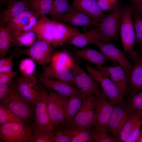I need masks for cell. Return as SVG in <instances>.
I'll list each match as a JSON object with an SVG mask.
<instances>
[{
    "mask_svg": "<svg viewBox=\"0 0 142 142\" xmlns=\"http://www.w3.org/2000/svg\"><path fill=\"white\" fill-rule=\"evenodd\" d=\"M86 95L79 93L64 97L65 120L63 126L69 125L82 106Z\"/></svg>",
    "mask_w": 142,
    "mask_h": 142,
    "instance_id": "d6986e66",
    "label": "cell"
},
{
    "mask_svg": "<svg viewBox=\"0 0 142 142\" xmlns=\"http://www.w3.org/2000/svg\"><path fill=\"white\" fill-rule=\"evenodd\" d=\"M64 97L55 92L50 91L47 99L49 116L54 128L60 125H63L65 120Z\"/></svg>",
    "mask_w": 142,
    "mask_h": 142,
    "instance_id": "7c38bea8",
    "label": "cell"
},
{
    "mask_svg": "<svg viewBox=\"0 0 142 142\" xmlns=\"http://www.w3.org/2000/svg\"><path fill=\"white\" fill-rule=\"evenodd\" d=\"M39 82L45 88L51 89L65 98L80 93L78 89L68 83L59 80L42 78L36 75Z\"/></svg>",
    "mask_w": 142,
    "mask_h": 142,
    "instance_id": "44dd1931",
    "label": "cell"
},
{
    "mask_svg": "<svg viewBox=\"0 0 142 142\" xmlns=\"http://www.w3.org/2000/svg\"><path fill=\"white\" fill-rule=\"evenodd\" d=\"M14 55L11 54L9 56L1 58L0 60V68L2 67L10 60H13Z\"/></svg>",
    "mask_w": 142,
    "mask_h": 142,
    "instance_id": "bcb514c9",
    "label": "cell"
},
{
    "mask_svg": "<svg viewBox=\"0 0 142 142\" xmlns=\"http://www.w3.org/2000/svg\"><path fill=\"white\" fill-rule=\"evenodd\" d=\"M39 85L40 89V95L35 105L34 123L46 131L53 132V126L49 116L47 105L48 94L42 84L39 83Z\"/></svg>",
    "mask_w": 142,
    "mask_h": 142,
    "instance_id": "30bf717a",
    "label": "cell"
},
{
    "mask_svg": "<svg viewBox=\"0 0 142 142\" xmlns=\"http://www.w3.org/2000/svg\"><path fill=\"white\" fill-rule=\"evenodd\" d=\"M99 40L105 41L100 35L99 23H98L92 28L86 32H81L68 41L65 44L82 48L94 43L95 41Z\"/></svg>",
    "mask_w": 142,
    "mask_h": 142,
    "instance_id": "ffe728a7",
    "label": "cell"
},
{
    "mask_svg": "<svg viewBox=\"0 0 142 142\" xmlns=\"http://www.w3.org/2000/svg\"><path fill=\"white\" fill-rule=\"evenodd\" d=\"M127 106L131 110L136 111L142 118V89L135 94L130 95Z\"/></svg>",
    "mask_w": 142,
    "mask_h": 142,
    "instance_id": "d590c367",
    "label": "cell"
},
{
    "mask_svg": "<svg viewBox=\"0 0 142 142\" xmlns=\"http://www.w3.org/2000/svg\"><path fill=\"white\" fill-rule=\"evenodd\" d=\"M134 10L140 14L142 15V1L139 2L134 3Z\"/></svg>",
    "mask_w": 142,
    "mask_h": 142,
    "instance_id": "7dc6e473",
    "label": "cell"
},
{
    "mask_svg": "<svg viewBox=\"0 0 142 142\" xmlns=\"http://www.w3.org/2000/svg\"><path fill=\"white\" fill-rule=\"evenodd\" d=\"M17 72V71L12 70L7 73H0V84L9 85L12 82L13 77Z\"/></svg>",
    "mask_w": 142,
    "mask_h": 142,
    "instance_id": "7bdbcfd3",
    "label": "cell"
},
{
    "mask_svg": "<svg viewBox=\"0 0 142 142\" xmlns=\"http://www.w3.org/2000/svg\"><path fill=\"white\" fill-rule=\"evenodd\" d=\"M141 58H142V57H141Z\"/></svg>",
    "mask_w": 142,
    "mask_h": 142,
    "instance_id": "816d5d0a",
    "label": "cell"
},
{
    "mask_svg": "<svg viewBox=\"0 0 142 142\" xmlns=\"http://www.w3.org/2000/svg\"><path fill=\"white\" fill-rule=\"evenodd\" d=\"M54 142H71L65 131V126L60 125L54 128Z\"/></svg>",
    "mask_w": 142,
    "mask_h": 142,
    "instance_id": "ab89813d",
    "label": "cell"
},
{
    "mask_svg": "<svg viewBox=\"0 0 142 142\" xmlns=\"http://www.w3.org/2000/svg\"><path fill=\"white\" fill-rule=\"evenodd\" d=\"M133 1L134 3L139 2L142 1V0H131Z\"/></svg>",
    "mask_w": 142,
    "mask_h": 142,
    "instance_id": "f907efd6",
    "label": "cell"
},
{
    "mask_svg": "<svg viewBox=\"0 0 142 142\" xmlns=\"http://www.w3.org/2000/svg\"><path fill=\"white\" fill-rule=\"evenodd\" d=\"M95 100L93 125L95 129H105L115 105L100 89L94 93Z\"/></svg>",
    "mask_w": 142,
    "mask_h": 142,
    "instance_id": "8992f818",
    "label": "cell"
},
{
    "mask_svg": "<svg viewBox=\"0 0 142 142\" xmlns=\"http://www.w3.org/2000/svg\"><path fill=\"white\" fill-rule=\"evenodd\" d=\"M17 37L15 32L6 27H0V57H5L10 48L16 45Z\"/></svg>",
    "mask_w": 142,
    "mask_h": 142,
    "instance_id": "484cf974",
    "label": "cell"
},
{
    "mask_svg": "<svg viewBox=\"0 0 142 142\" xmlns=\"http://www.w3.org/2000/svg\"><path fill=\"white\" fill-rule=\"evenodd\" d=\"M18 90L21 95L27 101L35 105L40 95V89L33 75L19 77L16 76Z\"/></svg>",
    "mask_w": 142,
    "mask_h": 142,
    "instance_id": "8fae6325",
    "label": "cell"
},
{
    "mask_svg": "<svg viewBox=\"0 0 142 142\" xmlns=\"http://www.w3.org/2000/svg\"><path fill=\"white\" fill-rule=\"evenodd\" d=\"M33 129L30 142H54L53 132L46 131L33 122Z\"/></svg>",
    "mask_w": 142,
    "mask_h": 142,
    "instance_id": "4dcf8cb0",
    "label": "cell"
},
{
    "mask_svg": "<svg viewBox=\"0 0 142 142\" xmlns=\"http://www.w3.org/2000/svg\"><path fill=\"white\" fill-rule=\"evenodd\" d=\"M35 67V64L34 60L30 58L22 60L19 65V70L22 76L24 77L33 75Z\"/></svg>",
    "mask_w": 142,
    "mask_h": 142,
    "instance_id": "8d00e7d4",
    "label": "cell"
},
{
    "mask_svg": "<svg viewBox=\"0 0 142 142\" xmlns=\"http://www.w3.org/2000/svg\"><path fill=\"white\" fill-rule=\"evenodd\" d=\"M72 70L75 85L80 93L85 95L94 93L100 89L94 78L79 65H74Z\"/></svg>",
    "mask_w": 142,
    "mask_h": 142,
    "instance_id": "5bb4252c",
    "label": "cell"
},
{
    "mask_svg": "<svg viewBox=\"0 0 142 142\" xmlns=\"http://www.w3.org/2000/svg\"><path fill=\"white\" fill-rule=\"evenodd\" d=\"M27 0H17L8 3L7 8L0 13V27H5L11 19L27 9Z\"/></svg>",
    "mask_w": 142,
    "mask_h": 142,
    "instance_id": "cb8c5ba5",
    "label": "cell"
},
{
    "mask_svg": "<svg viewBox=\"0 0 142 142\" xmlns=\"http://www.w3.org/2000/svg\"><path fill=\"white\" fill-rule=\"evenodd\" d=\"M16 0H0V1L1 3L7 5L10 2Z\"/></svg>",
    "mask_w": 142,
    "mask_h": 142,
    "instance_id": "c3c4849f",
    "label": "cell"
},
{
    "mask_svg": "<svg viewBox=\"0 0 142 142\" xmlns=\"http://www.w3.org/2000/svg\"><path fill=\"white\" fill-rule=\"evenodd\" d=\"M49 65L58 68L72 69L74 64L70 54L65 51L58 52L52 54Z\"/></svg>",
    "mask_w": 142,
    "mask_h": 142,
    "instance_id": "f1b7e54d",
    "label": "cell"
},
{
    "mask_svg": "<svg viewBox=\"0 0 142 142\" xmlns=\"http://www.w3.org/2000/svg\"><path fill=\"white\" fill-rule=\"evenodd\" d=\"M54 49L50 43L43 40H37L25 49H14L11 54L17 57L22 54L26 55L39 64L45 65L50 62Z\"/></svg>",
    "mask_w": 142,
    "mask_h": 142,
    "instance_id": "5b68a950",
    "label": "cell"
},
{
    "mask_svg": "<svg viewBox=\"0 0 142 142\" xmlns=\"http://www.w3.org/2000/svg\"><path fill=\"white\" fill-rule=\"evenodd\" d=\"M11 92V88L9 84H0V100L8 96Z\"/></svg>",
    "mask_w": 142,
    "mask_h": 142,
    "instance_id": "ee69618b",
    "label": "cell"
},
{
    "mask_svg": "<svg viewBox=\"0 0 142 142\" xmlns=\"http://www.w3.org/2000/svg\"><path fill=\"white\" fill-rule=\"evenodd\" d=\"M120 9L122 17L120 30L124 52L134 61L139 54L134 49L135 35L131 17L132 9L129 7H123Z\"/></svg>",
    "mask_w": 142,
    "mask_h": 142,
    "instance_id": "3957f363",
    "label": "cell"
},
{
    "mask_svg": "<svg viewBox=\"0 0 142 142\" xmlns=\"http://www.w3.org/2000/svg\"><path fill=\"white\" fill-rule=\"evenodd\" d=\"M92 131L94 142H120L117 138L109 135L105 129H94Z\"/></svg>",
    "mask_w": 142,
    "mask_h": 142,
    "instance_id": "74e56055",
    "label": "cell"
},
{
    "mask_svg": "<svg viewBox=\"0 0 142 142\" xmlns=\"http://www.w3.org/2000/svg\"><path fill=\"white\" fill-rule=\"evenodd\" d=\"M85 65L88 73L98 83L106 97L113 104L115 105L125 104L118 87L104 72L86 63Z\"/></svg>",
    "mask_w": 142,
    "mask_h": 142,
    "instance_id": "277c9868",
    "label": "cell"
},
{
    "mask_svg": "<svg viewBox=\"0 0 142 142\" xmlns=\"http://www.w3.org/2000/svg\"><path fill=\"white\" fill-rule=\"evenodd\" d=\"M9 85L11 89V94L0 100V104L23 120L27 126L30 125L34 118V105L27 101L21 95L18 90L17 83L11 82Z\"/></svg>",
    "mask_w": 142,
    "mask_h": 142,
    "instance_id": "7a4b0ae2",
    "label": "cell"
},
{
    "mask_svg": "<svg viewBox=\"0 0 142 142\" xmlns=\"http://www.w3.org/2000/svg\"><path fill=\"white\" fill-rule=\"evenodd\" d=\"M72 4L97 23L101 22L106 15L101 9L98 0H73Z\"/></svg>",
    "mask_w": 142,
    "mask_h": 142,
    "instance_id": "ac0fdd59",
    "label": "cell"
},
{
    "mask_svg": "<svg viewBox=\"0 0 142 142\" xmlns=\"http://www.w3.org/2000/svg\"><path fill=\"white\" fill-rule=\"evenodd\" d=\"M121 17L120 7L118 6L99 23L100 33L105 42L109 43L111 40L118 39Z\"/></svg>",
    "mask_w": 142,
    "mask_h": 142,
    "instance_id": "9c48e42d",
    "label": "cell"
},
{
    "mask_svg": "<svg viewBox=\"0 0 142 142\" xmlns=\"http://www.w3.org/2000/svg\"><path fill=\"white\" fill-rule=\"evenodd\" d=\"M141 118L135 111L130 113L119 134L118 139L120 142H125L135 126L142 120Z\"/></svg>",
    "mask_w": 142,
    "mask_h": 142,
    "instance_id": "f546056e",
    "label": "cell"
},
{
    "mask_svg": "<svg viewBox=\"0 0 142 142\" xmlns=\"http://www.w3.org/2000/svg\"><path fill=\"white\" fill-rule=\"evenodd\" d=\"M142 123V120L135 126L125 142H136L138 138L140 132V127Z\"/></svg>",
    "mask_w": 142,
    "mask_h": 142,
    "instance_id": "b9f144b4",
    "label": "cell"
},
{
    "mask_svg": "<svg viewBox=\"0 0 142 142\" xmlns=\"http://www.w3.org/2000/svg\"><path fill=\"white\" fill-rule=\"evenodd\" d=\"M39 76L43 78L63 81L73 87L76 85L72 69L56 68L49 65L44 67Z\"/></svg>",
    "mask_w": 142,
    "mask_h": 142,
    "instance_id": "603a6c76",
    "label": "cell"
},
{
    "mask_svg": "<svg viewBox=\"0 0 142 142\" xmlns=\"http://www.w3.org/2000/svg\"><path fill=\"white\" fill-rule=\"evenodd\" d=\"M136 142H142V129L140 130V135Z\"/></svg>",
    "mask_w": 142,
    "mask_h": 142,
    "instance_id": "681fc988",
    "label": "cell"
},
{
    "mask_svg": "<svg viewBox=\"0 0 142 142\" xmlns=\"http://www.w3.org/2000/svg\"><path fill=\"white\" fill-rule=\"evenodd\" d=\"M95 107L94 93L87 95L82 106L68 126L90 129L93 125Z\"/></svg>",
    "mask_w": 142,
    "mask_h": 142,
    "instance_id": "ba28073f",
    "label": "cell"
},
{
    "mask_svg": "<svg viewBox=\"0 0 142 142\" xmlns=\"http://www.w3.org/2000/svg\"><path fill=\"white\" fill-rule=\"evenodd\" d=\"M65 131L71 142H94L90 129L68 126H65Z\"/></svg>",
    "mask_w": 142,
    "mask_h": 142,
    "instance_id": "83f0119b",
    "label": "cell"
},
{
    "mask_svg": "<svg viewBox=\"0 0 142 142\" xmlns=\"http://www.w3.org/2000/svg\"><path fill=\"white\" fill-rule=\"evenodd\" d=\"M134 61L127 78L130 95L142 89V59L140 54Z\"/></svg>",
    "mask_w": 142,
    "mask_h": 142,
    "instance_id": "7402d4cb",
    "label": "cell"
},
{
    "mask_svg": "<svg viewBox=\"0 0 142 142\" xmlns=\"http://www.w3.org/2000/svg\"><path fill=\"white\" fill-rule=\"evenodd\" d=\"M13 65V60H12L2 67L0 68V73H5L12 71Z\"/></svg>",
    "mask_w": 142,
    "mask_h": 142,
    "instance_id": "f6af8a7d",
    "label": "cell"
},
{
    "mask_svg": "<svg viewBox=\"0 0 142 142\" xmlns=\"http://www.w3.org/2000/svg\"><path fill=\"white\" fill-rule=\"evenodd\" d=\"M75 56L87 60L95 65L99 69L108 61H112L106 55L89 47L80 50H75Z\"/></svg>",
    "mask_w": 142,
    "mask_h": 142,
    "instance_id": "d4e9b609",
    "label": "cell"
},
{
    "mask_svg": "<svg viewBox=\"0 0 142 142\" xmlns=\"http://www.w3.org/2000/svg\"><path fill=\"white\" fill-rule=\"evenodd\" d=\"M131 111L125 104L115 105L105 128L106 131L118 139L120 132Z\"/></svg>",
    "mask_w": 142,
    "mask_h": 142,
    "instance_id": "4fadbf2b",
    "label": "cell"
},
{
    "mask_svg": "<svg viewBox=\"0 0 142 142\" xmlns=\"http://www.w3.org/2000/svg\"><path fill=\"white\" fill-rule=\"evenodd\" d=\"M98 1L103 11L112 10L118 6L117 0H98Z\"/></svg>",
    "mask_w": 142,
    "mask_h": 142,
    "instance_id": "60d3db41",
    "label": "cell"
},
{
    "mask_svg": "<svg viewBox=\"0 0 142 142\" xmlns=\"http://www.w3.org/2000/svg\"><path fill=\"white\" fill-rule=\"evenodd\" d=\"M15 33L16 35L17 44V46L30 47L32 45L37 39L35 33L31 30Z\"/></svg>",
    "mask_w": 142,
    "mask_h": 142,
    "instance_id": "1f68e13d",
    "label": "cell"
},
{
    "mask_svg": "<svg viewBox=\"0 0 142 142\" xmlns=\"http://www.w3.org/2000/svg\"><path fill=\"white\" fill-rule=\"evenodd\" d=\"M108 75L118 87L123 97L130 91V88L125 70L119 65L115 66H105L100 69Z\"/></svg>",
    "mask_w": 142,
    "mask_h": 142,
    "instance_id": "e0dca14e",
    "label": "cell"
},
{
    "mask_svg": "<svg viewBox=\"0 0 142 142\" xmlns=\"http://www.w3.org/2000/svg\"><path fill=\"white\" fill-rule=\"evenodd\" d=\"M33 122L27 126L14 123L0 126V139L6 142H30L33 129Z\"/></svg>",
    "mask_w": 142,
    "mask_h": 142,
    "instance_id": "52a82bcc",
    "label": "cell"
},
{
    "mask_svg": "<svg viewBox=\"0 0 142 142\" xmlns=\"http://www.w3.org/2000/svg\"><path fill=\"white\" fill-rule=\"evenodd\" d=\"M94 44L101 52L107 56L112 62L118 64L124 69L127 79L132 65L123 53L111 43H104L98 40Z\"/></svg>",
    "mask_w": 142,
    "mask_h": 142,
    "instance_id": "9a60e30c",
    "label": "cell"
},
{
    "mask_svg": "<svg viewBox=\"0 0 142 142\" xmlns=\"http://www.w3.org/2000/svg\"><path fill=\"white\" fill-rule=\"evenodd\" d=\"M54 20L75 26H94L98 23L76 9L72 4L66 12L58 17Z\"/></svg>",
    "mask_w": 142,
    "mask_h": 142,
    "instance_id": "2e32d148",
    "label": "cell"
},
{
    "mask_svg": "<svg viewBox=\"0 0 142 142\" xmlns=\"http://www.w3.org/2000/svg\"><path fill=\"white\" fill-rule=\"evenodd\" d=\"M14 123H19L27 125L23 120L10 110L0 104V126Z\"/></svg>",
    "mask_w": 142,
    "mask_h": 142,
    "instance_id": "d6a6232c",
    "label": "cell"
},
{
    "mask_svg": "<svg viewBox=\"0 0 142 142\" xmlns=\"http://www.w3.org/2000/svg\"><path fill=\"white\" fill-rule=\"evenodd\" d=\"M32 30L36 34L37 40L48 42L54 48L65 44L81 33L77 27H70L46 17L38 20Z\"/></svg>",
    "mask_w": 142,
    "mask_h": 142,
    "instance_id": "6da1fadb",
    "label": "cell"
},
{
    "mask_svg": "<svg viewBox=\"0 0 142 142\" xmlns=\"http://www.w3.org/2000/svg\"><path fill=\"white\" fill-rule=\"evenodd\" d=\"M53 5V0H27V9L34 12L39 19L49 14L51 11Z\"/></svg>",
    "mask_w": 142,
    "mask_h": 142,
    "instance_id": "4316f807",
    "label": "cell"
},
{
    "mask_svg": "<svg viewBox=\"0 0 142 142\" xmlns=\"http://www.w3.org/2000/svg\"><path fill=\"white\" fill-rule=\"evenodd\" d=\"M51 11L49 14L52 19L55 20L59 16L66 12L70 5L69 0H53Z\"/></svg>",
    "mask_w": 142,
    "mask_h": 142,
    "instance_id": "836d02e7",
    "label": "cell"
},
{
    "mask_svg": "<svg viewBox=\"0 0 142 142\" xmlns=\"http://www.w3.org/2000/svg\"><path fill=\"white\" fill-rule=\"evenodd\" d=\"M134 19L133 24L135 31L136 41L142 45V16L134 10Z\"/></svg>",
    "mask_w": 142,
    "mask_h": 142,
    "instance_id": "f35d334b",
    "label": "cell"
},
{
    "mask_svg": "<svg viewBox=\"0 0 142 142\" xmlns=\"http://www.w3.org/2000/svg\"><path fill=\"white\" fill-rule=\"evenodd\" d=\"M33 16H36L38 17L34 12L27 9L11 19L9 22L6 27L8 29L14 31L20 27L26 19L29 18Z\"/></svg>",
    "mask_w": 142,
    "mask_h": 142,
    "instance_id": "e575fe53",
    "label": "cell"
}]
</instances>
